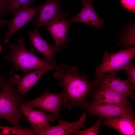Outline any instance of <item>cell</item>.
<instances>
[{
	"label": "cell",
	"instance_id": "12",
	"mask_svg": "<svg viewBox=\"0 0 135 135\" xmlns=\"http://www.w3.org/2000/svg\"><path fill=\"white\" fill-rule=\"evenodd\" d=\"M87 114L84 112L78 121L69 122L62 120L59 121L58 124L50 126L34 133V135H69L74 134L85 127L84 124L86 121Z\"/></svg>",
	"mask_w": 135,
	"mask_h": 135
},
{
	"label": "cell",
	"instance_id": "25",
	"mask_svg": "<svg viewBox=\"0 0 135 135\" xmlns=\"http://www.w3.org/2000/svg\"><path fill=\"white\" fill-rule=\"evenodd\" d=\"M7 80L4 76L0 74V86H1L4 85Z\"/></svg>",
	"mask_w": 135,
	"mask_h": 135
},
{
	"label": "cell",
	"instance_id": "22",
	"mask_svg": "<svg viewBox=\"0 0 135 135\" xmlns=\"http://www.w3.org/2000/svg\"><path fill=\"white\" fill-rule=\"evenodd\" d=\"M121 4L127 10L135 12V0H120Z\"/></svg>",
	"mask_w": 135,
	"mask_h": 135
},
{
	"label": "cell",
	"instance_id": "23",
	"mask_svg": "<svg viewBox=\"0 0 135 135\" xmlns=\"http://www.w3.org/2000/svg\"><path fill=\"white\" fill-rule=\"evenodd\" d=\"M5 1L6 0H0V18L7 14L5 8Z\"/></svg>",
	"mask_w": 135,
	"mask_h": 135
},
{
	"label": "cell",
	"instance_id": "18",
	"mask_svg": "<svg viewBox=\"0 0 135 135\" xmlns=\"http://www.w3.org/2000/svg\"><path fill=\"white\" fill-rule=\"evenodd\" d=\"M34 0H6L5 8L6 14L12 12L17 9L24 6H29Z\"/></svg>",
	"mask_w": 135,
	"mask_h": 135
},
{
	"label": "cell",
	"instance_id": "14",
	"mask_svg": "<svg viewBox=\"0 0 135 135\" xmlns=\"http://www.w3.org/2000/svg\"><path fill=\"white\" fill-rule=\"evenodd\" d=\"M68 12L62 18L46 26V29L51 34L54 46L60 49L67 48L66 44L70 42L67 37L68 30L71 24L67 19Z\"/></svg>",
	"mask_w": 135,
	"mask_h": 135
},
{
	"label": "cell",
	"instance_id": "11",
	"mask_svg": "<svg viewBox=\"0 0 135 135\" xmlns=\"http://www.w3.org/2000/svg\"><path fill=\"white\" fill-rule=\"evenodd\" d=\"M116 73H108L96 76L98 84L104 85L114 91L128 98L134 97L135 88L128 80H122Z\"/></svg>",
	"mask_w": 135,
	"mask_h": 135
},
{
	"label": "cell",
	"instance_id": "9",
	"mask_svg": "<svg viewBox=\"0 0 135 135\" xmlns=\"http://www.w3.org/2000/svg\"><path fill=\"white\" fill-rule=\"evenodd\" d=\"M37 7H22L14 11V16L9 25L10 28L4 36V42L7 43L16 32L33 19L41 8Z\"/></svg>",
	"mask_w": 135,
	"mask_h": 135
},
{
	"label": "cell",
	"instance_id": "6",
	"mask_svg": "<svg viewBox=\"0 0 135 135\" xmlns=\"http://www.w3.org/2000/svg\"><path fill=\"white\" fill-rule=\"evenodd\" d=\"M58 65H50L29 71L24 74L22 77L10 73V80L14 84L17 85V92L23 98L31 89L40 78L48 71L57 69Z\"/></svg>",
	"mask_w": 135,
	"mask_h": 135
},
{
	"label": "cell",
	"instance_id": "3",
	"mask_svg": "<svg viewBox=\"0 0 135 135\" xmlns=\"http://www.w3.org/2000/svg\"><path fill=\"white\" fill-rule=\"evenodd\" d=\"M25 44L22 39L19 40L16 44H9L10 51L5 58L12 63L13 70H20L24 74L32 70L52 65L45 59L36 56L32 48L30 51L26 50Z\"/></svg>",
	"mask_w": 135,
	"mask_h": 135
},
{
	"label": "cell",
	"instance_id": "15",
	"mask_svg": "<svg viewBox=\"0 0 135 135\" xmlns=\"http://www.w3.org/2000/svg\"><path fill=\"white\" fill-rule=\"evenodd\" d=\"M28 34L30 42L36 50L43 55L50 65H58L54 58L60 49L48 44L41 36L38 30L29 31Z\"/></svg>",
	"mask_w": 135,
	"mask_h": 135
},
{
	"label": "cell",
	"instance_id": "5",
	"mask_svg": "<svg viewBox=\"0 0 135 135\" xmlns=\"http://www.w3.org/2000/svg\"><path fill=\"white\" fill-rule=\"evenodd\" d=\"M66 100V95L63 90L60 93H54L45 90L38 97L22 104L29 107L39 108L44 112H50L58 120L62 106L64 105Z\"/></svg>",
	"mask_w": 135,
	"mask_h": 135
},
{
	"label": "cell",
	"instance_id": "4",
	"mask_svg": "<svg viewBox=\"0 0 135 135\" xmlns=\"http://www.w3.org/2000/svg\"><path fill=\"white\" fill-rule=\"evenodd\" d=\"M135 56V46L121 50L115 53L105 52L100 65L95 69L96 76L108 73H116Z\"/></svg>",
	"mask_w": 135,
	"mask_h": 135
},
{
	"label": "cell",
	"instance_id": "24",
	"mask_svg": "<svg viewBox=\"0 0 135 135\" xmlns=\"http://www.w3.org/2000/svg\"><path fill=\"white\" fill-rule=\"evenodd\" d=\"M11 19L9 20H3L0 18V26L4 25L9 26L11 22Z\"/></svg>",
	"mask_w": 135,
	"mask_h": 135
},
{
	"label": "cell",
	"instance_id": "8",
	"mask_svg": "<svg viewBox=\"0 0 135 135\" xmlns=\"http://www.w3.org/2000/svg\"><path fill=\"white\" fill-rule=\"evenodd\" d=\"M62 0H48L41 5L38 18L34 24L38 30L43 26L53 22L64 16L61 7Z\"/></svg>",
	"mask_w": 135,
	"mask_h": 135
},
{
	"label": "cell",
	"instance_id": "17",
	"mask_svg": "<svg viewBox=\"0 0 135 135\" xmlns=\"http://www.w3.org/2000/svg\"><path fill=\"white\" fill-rule=\"evenodd\" d=\"M134 113L126 114L119 118H100L104 120L103 124L112 128L122 135H134L135 120Z\"/></svg>",
	"mask_w": 135,
	"mask_h": 135
},
{
	"label": "cell",
	"instance_id": "1",
	"mask_svg": "<svg viewBox=\"0 0 135 135\" xmlns=\"http://www.w3.org/2000/svg\"><path fill=\"white\" fill-rule=\"evenodd\" d=\"M56 70L53 75L65 92L66 100L64 106L69 110L74 107L83 110L98 84L97 81L89 80L85 74H80L75 66L61 64Z\"/></svg>",
	"mask_w": 135,
	"mask_h": 135
},
{
	"label": "cell",
	"instance_id": "16",
	"mask_svg": "<svg viewBox=\"0 0 135 135\" xmlns=\"http://www.w3.org/2000/svg\"><path fill=\"white\" fill-rule=\"evenodd\" d=\"M93 1V0H82L83 7L77 15L70 18L69 21L70 23L80 22L97 28H101L104 22L98 15L94 7Z\"/></svg>",
	"mask_w": 135,
	"mask_h": 135
},
{
	"label": "cell",
	"instance_id": "13",
	"mask_svg": "<svg viewBox=\"0 0 135 135\" xmlns=\"http://www.w3.org/2000/svg\"><path fill=\"white\" fill-rule=\"evenodd\" d=\"M90 116L95 115L100 117H121L128 114L134 113L131 106L123 107L111 104H89L84 109Z\"/></svg>",
	"mask_w": 135,
	"mask_h": 135
},
{
	"label": "cell",
	"instance_id": "7",
	"mask_svg": "<svg viewBox=\"0 0 135 135\" xmlns=\"http://www.w3.org/2000/svg\"><path fill=\"white\" fill-rule=\"evenodd\" d=\"M91 97L92 100L88 102L89 104H104L123 107L131 106L127 97L100 84H98L96 87Z\"/></svg>",
	"mask_w": 135,
	"mask_h": 135
},
{
	"label": "cell",
	"instance_id": "19",
	"mask_svg": "<svg viewBox=\"0 0 135 135\" xmlns=\"http://www.w3.org/2000/svg\"><path fill=\"white\" fill-rule=\"evenodd\" d=\"M30 133L28 128H18L13 126H2L0 124V135H28Z\"/></svg>",
	"mask_w": 135,
	"mask_h": 135
},
{
	"label": "cell",
	"instance_id": "10",
	"mask_svg": "<svg viewBox=\"0 0 135 135\" xmlns=\"http://www.w3.org/2000/svg\"><path fill=\"white\" fill-rule=\"evenodd\" d=\"M19 107L22 114L30 124L34 134L50 126V122L56 120L53 114H46L41 110H36L21 103L19 104Z\"/></svg>",
	"mask_w": 135,
	"mask_h": 135
},
{
	"label": "cell",
	"instance_id": "2",
	"mask_svg": "<svg viewBox=\"0 0 135 135\" xmlns=\"http://www.w3.org/2000/svg\"><path fill=\"white\" fill-rule=\"evenodd\" d=\"M14 84L10 80H7L1 87L0 91V120H5L15 127L23 128L20 121L27 120L23 117L19 107L22 97L16 90Z\"/></svg>",
	"mask_w": 135,
	"mask_h": 135
},
{
	"label": "cell",
	"instance_id": "26",
	"mask_svg": "<svg viewBox=\"0 0 135 135\" xmlns=\"http://www.w3.org/2000/svg\"><path fill=\"white\" fill-rule=\"evenodd\" d=\"M2 50L0 44V52H1Z\"/></svg>",
	"mask_w": 135,
	"mask_h": 135
},
{
	"label": "cell",
	"instance_id": "21",
	"mask_svg": "<svg viewBox=\"0 0 135 135\" xmlns=\"http://www.w3.org/2000/svg\"><path fill=\"white\" fill-rule=\"evenodd\" d=\"M126 73L128 80L135 88V66L132 60L130 61L122 68Z\"/></svg>",
	"mask_w": 135,
	"mask_h": 135
},
{
	"label": "cell",
	"instance_id": "20",
	"mask_svg": "<svg viewBox=\"0 0 135 135\" xmlns=\"http://www.w3.org/2000/svg\"><path fill=\"white\" fill-rule=\"evenodd\" d=\"M102 120L100 118L96 121V123L91 127L83 130H78L74 134L76 135H98L100 126L102 124Z\"/></svg>",
	"mask_w": 135,
	"mask_h": 135
}]
</instances>
